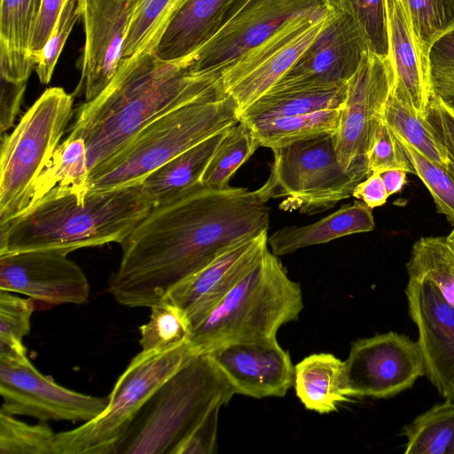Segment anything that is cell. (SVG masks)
I'll return each mask as SVG.
<instances>
[{
    "label": "cell",
    "instance_id": "obj_1",
    "mask_svg": "<svg viewBox=\"0 0 454 454\" xmlns=\"http://www.w3.org/2000/svg\"><path fill=\"white\" fill-rule=\"evenodd\" d=\"M270 210L247 188L199 185L154 207L120 243L108 292L127 307H152L229 246L268 231Z\"/></svg>",
    "mask_w": 454,
    "mask_h": 454
},
{
    "label": "cell",
    "instance_id": "obj_2",
    "mask_svg": "<svg viewBox=\"0 0 454 454\" xmlns=\"http://www.w3.org/2000/svg\"><path fill=\"white\" fill-rule=\"evenodd\" d=\"M224 95L221 74H193L186 63L145 51L121 59L104 90L79 107L68 136L84 141L90 171L161 115Z\"/></svg>",
    "mask_w": 454,
    "mask_h": 454
},
{
    "label": "cell",
    "instance_id": "obj_3",
    "mask_svg": "<svg viewBox=\"0 0 454 454\" xmlns=\"http://www.w3.org/2000/svg\"><path fill=\"white\" fill-rule=\"evenodd\" d=\"M142 183L84 193L54 191L0 224V254L121 243L152 210Z\"/></svg>",
    "mask_w": 454,
    "mask_h": 454
},
{
    "label": "cell",
    "instance_id": "obj_4",
    "mask_svg": "<svg viewBox=\"0 0 454 454\" xmlns=\"http://www.w3.org/2000/svg\"><path fill=\"white\" fill-rule=\"evenodd\" d=\"M235 389L207 353L168 378L138 411L114 454H174L177 446Z\"/></svg>",
    "mask_w": 454,
    "mask_h": 454
},
{
    "label": "cell",
    "instance_id": "obj_5",
    "mask_svg": "<svg viewBox=\"0 0 454 454\" xmlns=\"http://www.w3.org/2000/svg\"><path fill=\"white\" fill-rule=\"evenodd\" d=\"M303 309L300 285L269 248L259 263L212 309L190 323L198 353L232 342L276 338L278 329Z\"/></svg>",
    "mask_w": 454,
    "mask_h": 454
},
{
    "label": "cell",
    "instance_id": "obj_6",
    "mask_svg": "<svg viewBox=\"0 0 454 454\" xmlns=\"http://www.w3.org/2000/svg\"><path fill=\"white\" fill-rule=\"evenodd\" d=\"M239 121L238 106L227 94L177 107L149 123L93 167L86 188L105 191L141 183L176 155Z\"/></svg>",
    "mask_w": 454,
    "mask_h": 454
},
{
    "label": "cell",
    "instance_id": "obj_7",
    "mask_svg": "<svg viewBox=\"0 0 454 454\" xmlns=\"http://www.w3.org/2000/svg\"><path fill=\"white\" fill-rule=\"evenodd\" d=\"M74 97L63 88L45 90L10 134L2 135L0 224L27 206L35 184L60 144L74 114Z\"/></svg>",
    "mask_w": 454,
    "mask_h": 454
},
{
    "label": "cell",
    "instance_id": "obj_8",
    "mask_svg": "<svg viewBox=\"0 0 454 454\" xmlns=\"http://www.w3.org/2000/svg\"><path fill=\"white\" fill-rule=\"evenodd\" d=\"M333 135L323 134L271 149L270 176L254 191L259 199L266 203L281 198L283 210L314 215L352 197L356 186L368 176L342 168Z\"/></svg>",
    "mask_w": 454,
    "mask_h": 454
},
{
    "label": "cell",
    "instance_id": "obj_9",
    "mask_svg": "<svg viewBox=\"0 0 454 454\" xmlns=\"http://www.w3.org/2000/svg\"><path fill=\"white\" fill-rule=\"evenodd\" d=\"M198 354L190 340L164 351L141 350L118 378L101 414L78 427L56 433V454H114L148 398Z\"/></svg>",
    "mask_w": 454,
    "mask_h": 454
},
{
    "label": "cell",
    "instance_id": "obj_10",
    "mask_svg": "<svg viewBox=\"0 0 454 454\" xmlns=\"http://www.w3.org/2000/svg\"><path fill=\"white\" fill-rule=\"evenodd\" d=\"M333 4L300 15L246 51L221 73L223 87L239 114L274 86L293 67L328 20Z\"/></svg>",
    "mask_w": 454,
    "mask_h": 454
},
{
    "label": "cell",
    "instance_id": "obj_11",
    "mask_svg": "<svg viewBox=\"0 0 454 454\" xmlns=\"http://www.w3.org/2000/svg\"><path fill=\"white\" fill-rule=\"evenodd\" d=\"M395 78L390 58L368 51L347 82L339 126L333 135L339 162L345 170L371 174L366 154L383 121V112Z\"/></svg>",
    "mask_w": 454,
    "mask_h": 454
},
{
    "label": "cell",
    "instance_id": "obj_12",
    "mask_svg": "<svg viewBox=\"0 0 454 454\" xmlns=\"http://www.w3.org/2000/svg\"><path fill=\"white\" fill-rule=\"evenodd\" d=\"M328 0H235L218 31L187 62L193 74H218L287 21Z\"/></svg>",
    "mask_w": 454,
    "mask_h": 454
},
{
    "label": "cell",
    "instance_id": "obj_13",
    "mask_svg": "<svg viewBox=\"0 0 454 454\" xmlns=\"http://www.w3.org/2000/svg\"><path fill=\"white\" fill-rule=\"evenodd\" d=\"M0 411L39 421L87 422L101 414L109 399L64 387L32 364L27 356H0Z\"/></svg>",
    "mask_w": 454,
    "mask_h": 454
},
{
    "label": "cell",
    "instance_id": "obj_14",
    "mask_svg": "<svg viewBox=\"0 0 454 454\" xmlns=\"http://www.w3.org/2000/svg\"><path fill=\"white\" fill-rule=\"evenodd\" d=\"M424 375V357L418 340L395 332L353 341L344 361L349 397H392L411 387Z\"/></svg>",
    "mask_w": 454,
    "mask_h": 454
},
{
    "label": "cell",
    "instance_id": "obj_15",
    "mask_svg": "<svg viewBox=\"0 0 454 454\" xmlns=\"http://www.w3.org/2000/svg\"><path fill=\"white\" fill-rule=\"evenodd\" d=\"M0 291L22 294L47 306L81 304L89 298L90 284L67 254L27 250L0 254Z\"/></svg>",
    "mask_w": 454,
    "mask_h": 454
},
{
    "label": "cell",
    "instance_id": "obj_16",
    "mask_svg": "<svg viewBox=\"0 0 454 454\" xmlns=\"http://www.w3.org/2000/svg\"><path fill=\"white\" fill-rule=\"evenodd\" d=\"M84 46L78 86L85 102L99 95L114 76L132 16L143 0H81Z\"/></svg>",
    "mask_w": 454,
    "mask_h": 454
},
{
    "label": "cell",
    "instance_id": "obj_17",
    "mask_svg": "<svg viewBox=\"0 0 454 454\" xmlns=\"http://www.w3.org/2000/svg\"><path fill=\"white\" fill-rule=\"evenodd\" d=\"M405 294L419 330L425 374L443 397L454 401V307L424 276H409Z\"/></svg>",
    "mask_w": 454,
    "mask_h": 454
},
{
    "label": "cell",
    "instance_id": "obj_18",
    "mask_svg": "<svg viewBox=\"0 0 454 454\" xmlns=\"http://www.w3.org/2000/svg\"><path fill=\"white\" fill-rule=\"evenodd\" d=\"M368 51L365 35L356 19L333 4L325 26L278 82L347 83Z\"/></svg>",
    "mask_w": 454,
    "mask_h": 454
},
{
    "label": "cell",
    "instance_id": "obj_19",
    "mask_svg": "<svg viewBox=\"0 0 454 454\" xmlns=\"http://www.w3.org/2000/svg\"><path fill=\"white\" fill-rule=\"evenodd\" d=\"M207 354L236 394L257 399L284 397L294 385V366L276 338L228 343Z\"/></svg>",
    "mask_w": 454,
    "mask_h": 454
},
{
    "label": "cell",
    "instance_id": "obj_20",
    "mask_svg": "<svg viewBox=\"0 0 454 454\" xmlns=\"http://www.w3.org/2000/svg\"><path fill=\"white\" fill-rule=\"evenodd\" d=\"M267 249L268 231L237 241L175 286L165 298L182 307L191 323L212 309L245 278Z\"/></svg>",
    "mask_w": 454,
    "mask_h": 454
},
{
    "label": "cell",
    "instance_id": "obj_21",
    "mask_svg": "<svg viewBox=\"0 0 454 454\" xmlns=\"http://www.w3.org/2000/svg\"><path fill=\"white\" fill-rule=\"evenodd\" d=\"M235 0H185L167 24L153 52L186 63L218 31Z\"/></svg>",
    "mask_w": 454,
    "mask_h": 454
},
{
    "label": "cell",
    "instance_id": "obj_22",
    "mask_svg": "<svg viewBox=\"0 0 454 454\" xmlns=\"http://www.w3.org/2000/svg\"><path fill=\"white\" fill-rule=\"evenodd\" d=\"M347 83L278 82L239 114L241 121L341 108Z\"/></svg>",
    "mask_w": 454,
    "mask_h": 454
},
{
    "label": "cell",
    "instance_id": "obj_23",
    "mask_svg": "<svg viewBox=\"0 0 454 454\" xmlns=\"http://www.w3.org/2000/svg\"><path fill=\"white\" fill-rule=\"evenodd\" d=\"M42 0H0V78L27 83L35 68L31 43Z\"/></svg>",
    "mask_w": 454,
    "mask_h": 454
},
{
    "label": "cell",
    "instance_id": "obj_24",
    "mask_svg": "<svg viewBox=\"0 0 454 454\" xmlns=\"http://www.w3.org/2000/svg\"><path fill=\"white\" fill-rule=\"evenodd\" d=\"M386 7L395 83L405 91L419 114L425 117L428 86L407 11L402 0H386Z\"/></svg>",
    "mask_w": 454,
    "mask_h": 454
},
{
    "label": "cell",
    "instance_id": "obj_25",
    "mask_svg": "<svg viewBox=\"0 0 454 454\" xmlns=\"http://www.w3.org/2000/svg\"><path fill=\"white\" fill-rule=\"evenodd\" d=\"M372 209L364 202L355 200L316 223L278 230L268 237V245L273 254L281 256L344 236L372 231L375 227Z\"/></svg>",
    "mask_w": 454,
    "mask_h": 454
},
{
    "label": "cell",
    "instance_id": "obj_26",
    "mask_svg": "<svg viewBox=\"0 0 454 454\" xmlns=\"http://www.w3.org/2000/svg\"><path fill=\"white\" fill-rule=\"evenodd\" d=\"M227 130L176 155L141 182L153 207L171 202L202 184V175Z\"/></svg>",
    "mask_w": 454,
    "mask_h": 454
},
{
    "label": "cell",
    "instance_id": "obj_27",
    "mask_svg": "<svg viewBox=\"0 0 454 454\" xmlns=\"http://www.w3.org/2000/svg\"><path fill=\"white\" fill-rule=\"evenodd\" d=\"M294 388L304 407L320 414L338 411L350 402L347 395L344 361L330 353L311 354L294 366Z\"/></svg>",
    "mask_w": 454,
    "mask_h": 454
},
{
    "label": "cell",
    "instance_id": "obj_28",
    "mask_svg": "<svg viewBox=\"0 0 454 454\" xmlns=\"http://www.w3.org/2000/svg\"><path fill=\"white\" fill-rule=\"evenodd\" d=\"M383 121L420 154L442 166L451 167L446 150L428 121L419 114L408 95L395 83L386 102Z\"/></svg>",
    "mask_w": 454,
    "mask_h": 454
},
{
    "label": "cell",
    "instance_id": "obj_29",
    "mask_svg": "<svg viewBox=\"0 0 454 454\" xmlns=\"http://www.w3.org/2000/svg\"><path fill=\"white\" fill-rule=\"evenodd\" d=\"M88 175L85 143L80 137L68 136L59 144L36 180L26 208L51 192H86Z\"/></svg>",
    "mask_w": 454,
    "mask_h": 454
},
{
    "label": "cell",
    "instance_id": "obj_30",
    "mask_svg": "<svg viewBox=\"0 0 454 454\" xmlns=\"http://www.w3.org/2000/svg\"><path fill=\"white\" fill-rule=\"evenodd\" d=\"M340 115V108H336L242 122L251 129L261 146L273 149L323 134H334Z\"/></svg>",
    "mask_w": 454,
    "mask_h": 454
},
{
    "label": "cell",
    "instance_id": "obj_31",
    "mask_svg": "<svg viewBox=\"0 0 454 454\" xmlns=\"http://www.w3.org/2000/svg\"><path fill=\"white\" fill-rule=\"evenodd\" d=\"M405 454H454V401L446 399L403 427Z\"/></svg>",
    "mask_w": 454,
    "mask_h": 454
},
{
    "label": "cell",
    "instance_id": "obj_32",
    "mask_svg": "<svg viewBox=\"0 0 454 454\" xmlns=\"http://www.w3.org/2000/svg\"><path fill=\"white\" fill-rule=\"evenodd\" d=\"M260 146L251 129L239 121L225 132L202 175V184L215 190L230 189L231 176Z\"/></svg>",
    "mask_w": 454,
    "mask_h": 454
},
{
    "label": "cell",
    "instance_id": "obj_33",
    "mask_svg": "<svg viewBox=\"0 0 454 454\" xmlns=\"http://www.w3.org/2000/svg\"><path fill=\"white\" fill-rule=\"evenodd\" d=\"M427 82L428 56L432 46L454 29V0H402Z\"/></svg>",
    "mask_w": 454,
    "mask_h": 454
},
{
    "label": "cell",
    "instance_id": "obj_34",
    "mask_svg": "<svg viewBox=\"0 0 454 454\" xmlns=\"http://www.w3.org/2000/svg\"><path fill=\"white\" fill-rule=\"evenodd\" d=\"M184 1L143 0L129 25L121 59L153 51L167 24Z\"/></svg>",
    "mask_w": 454,
    "mask_h": 454
},
{
    "label": "cell",
    "instance_id": "obj_35",
    "mask_svg": "<svg viewBox=\"0 0 454 454\" xmlns=\"http://www.w3.org/2000/svg\"><path fill=\"white\" fill-rule=\"evenodd\" d=\"M406 269L408 276L431 279L454 307V252L444 237H424L416 241Z\"/></svg>",
    "mask_w": 454,
    "mask_h": 454
},
{
    "label": "cell",
    "instance_id": "obj_36",
    "mask_svg": "<svg viewBox=\"0 0 454 454\" xmlns=\"http://www.w3.org/2000/svg\"><path fill=\"white\" fill-rule=\"evenodd\" d=\"M150 309L148 322L139 327L142 351H164L190 340L191 325L182 307L165 298Z\"/></svg>",
    "mask_w": 454,
    "mask_h": 454
},
{
    "label": "cell",
    "instance_id": "obj_37",
    "mask_svg": "<svg viewBox=\"0 0 454 454\" xmlns=\"http://www.w3.org/2000/svg\"><path fill=\"white\" fill-rule=\"evenodd\" d=\"M35 301L0 291V356H27L23 339L29 334Z\"/></svg>",
    "mask_w": 454,
    "mask_h": 454
},
{
    "label": "cell",
    "instance_id": "obj_38",
    "mask_svg": "<svg viewBox=\"0 0 454 454\" xmlns=\"http://www.w3.org/2000/svg\"><path fill=\"white\" fill-rule=\"evenodd\" d=\"M47 421L28 424L0 411V454H56Z\"/></svg>",
    "mask_w": 454,
    "mask_h": 454
},
{
    "label": "cell",
    "instance_id": "obj_39",
    "mask_svg": "<svg viewBox=\"0 0 454 454\" xmlns=\"http://www.w3.org/2000/svg\"><path fill=\"white\" fill-rule=\"evenodd\" d=\"M396 137L415 169V175L430 192L438 211L454 223V168L452 164L450 168H446L431 161L403 139Z\"/></svg>",
    "mask_w": 454,
    "mask_h": 454
},
{
    "label": "cell",
    "instance_id": "obj_40",
    "mask_svg": "<svg viewBox=\"0 0 454 454\" xmlns=\"http://www.w3.org/2000/svg\"><path fill=\"white\" fill-rule=\"evenodd\" d=\"M349 12L360 25L369 51L377 56L389 57L386 0H330Z\"/></svg>",
    "mask_w": 454,
    "mask_h": 454
},
{
    "label": "cell",
    "instance_id": "obj_41",
    "mask_svg": "<svg viewBox=\"0 0 454 454\" xmlns=\"http://www.w3.org/2000/svg\"><path fill=\"white\" fill-rule=\"evenodd\" d=\"M429 95L439 98L454 112V29L440 38L428 56Z\"/></svg>",
    "mask_w": 454,
    "mask_h": 454
},
{
    "label": "cell",
    "instance_id": "obj_42",
    "mask_svg": "<svg viewBox=\"0 0 454 454\" xmlns=\"http://www.w3.org/2000/svg\"><path fill=\"white\" fill-rule=\"evenodd\" d=\"M82 12L81 0H67L62 7L35 67L41 83L47 84L51 80L63 47L74 25L82 18Z\"/></svg>",
    "mask_w": 454,
    "mask_h": 454
},
{
    "label": "cell",
    "instance_id": "obj_43",
    "mask_svg": "<svg viewBox=\"0 0 454 454\" xmlns=\"http://www.w3.org/2000/svg\"><path fill=\"white\" fill-rule=\"evenodd\" d=\"M371 173L402 169L415 174V169L393 130L383 121L378 127L367 154Z\"/></svg>",
    "mask_w": 454,
    "mask_h": 454
},
{
    "label": "cell",
    "instance_id": "obj_44",
    "mask_svg": "<svg viewBox=\"0 0 454 454\" xmlns=\"http://www.w3.org/2000/svg\"><path fill=\"white\" fill-rule=\"evenodd\" d=\"M221 407L214 408L177 446L174 454H213L216 452L217 423Z\"/></svg>",
    "mask_w": 454,
    "mask_h": 454
},
{
    "label": "cell",
    "instance_id": "obj_45",
    "mask_svg": "<svg viewBox=\"0 0 454 454\" xmlns=\"http://www.w3.org/2000/svg\"><path fill=\"white\" fill-rule=\"evenodd\" d=\"M425 118L446 150L454 168V112L439 98L429 95Z\"/></svg>",
    "mask_w": 454,
    "mask_h": 454
},
{
    "label": "cell",
    "instance_id": "obj_46",
    "mask_svg": "<svg viewBox=\"0 0 454 454\" xmlns=\"http://www.w3.org/2000/svg\"><path fill=\"white\" fill-rule=\"evenodd\" d=\"M67 1V0H42L40 12L31 43V56L35 67L53 29L59 12Z\"/></svg>",
    "mask_w": 454,
    "mask_h": 454
},
{
    "label": "cell",
    "instance_id": "obj_47",
    "mask_svg": "<svg viewBox=\"0 0 454 454\" xmlns=\"http://www.w3.org/2000/svg\"><path fill=\"white\" fill-rule=\"evenodd\" d=\"M27 83H15L1 79L0 132L8 130L18 115Z\"/></svg>",
    "mask_w": 454,
    "mask_h": 454
},
{
    "label": "cell",
    "instance_id": "obj_48",
    "mask_svg": "<svg viewBox=\"0 0 454 454\" xmlns=\"http://www.w3.org/2000/svg\"><path fill=\"white\" fill-rule=\"evenodd\" d=\"M352 196L371 208L384 205L389 197L380 173H371L361 181L354 189Z\"/></svg>",
    "mask_w": 454,
    "mask_h": 454
},
{
    "label": "cell",
    "instance_id": "obj_49",
    "mask_svg": "<svg viewBox=\"0 0 454 454\" xmlns=\"http://www.w3.org/2000/svg\"><path fill=\"white\" fill-rule=\"evenodd\" d=\"M407 174L402 169H388L380 173L389 196L403 189L407 181Z\"/></svg>",
    "mask_w": 454,
    "mask_h": 454
},
{
    "label": "cell",
    "instance_id": "obj_50",
    "mask_svg": "<svg viewBox=\"0 0 454 454\" xmlns=\"http://www.w3.org/2000/svg\"><path fill=\"white\" fill-rule=\"evenodd\" d=\"M445 239L450 248L454 252V229L445 237Z\"/></svg>",
    "mask_w": 454,
    "mask_h": 454
}]
</instances>
